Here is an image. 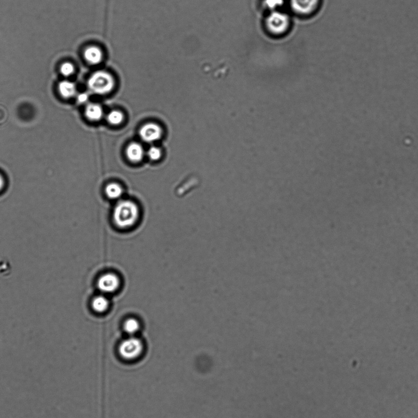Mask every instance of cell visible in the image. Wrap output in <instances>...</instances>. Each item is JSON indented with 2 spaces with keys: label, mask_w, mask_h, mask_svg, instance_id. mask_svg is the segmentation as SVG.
Instances as JSON below:
<instances>
[{
  "label": "cell",
  "mask_w": 418,
  "mask_h": 418,
  "mask_svg": "<svg viewBox=\"0 0 418 418\" xmlns=\"http://www.w3.org/2000/svg\"><path fill=\"white\" fill-rule=\"evenodd\" d=\"M113 218L115 223L119 228H130L135 225L139 218V209L132 201H121L114 209Z\"/></svg>",
  "instance_id": "1"
},
{
  "label": "cell",
  "mask_w": 418,
  "mask_h": 418,
  "mask_svg": "<svg viewBox=\"0 0 418 418\" xmlns=\"http://www.w3.org/2000/svg\"><path fill=\"white\" fill-rule=\"evenodd\" d=\"M145 350L142 340L137 336H129L120 342L117 347V354L123 361L132 363L142 358Z\"/></svg>",
  "instance_id": "2"
},
{
  "label": "cell",
  "mask_w": 418,
  "mask_h": 418,
  "mask_svg": "<svg viewBox=\"0 0 418 418\" xmlns=\"http://www.w3.org/2000/svg\"><path fill=\"white\" fill-rule=\"evenodd\" d=\"M115 82L111 74L103 70L96 72L88 80L90 90L98 95H106L113 90Z\"/></svg>",
  "instance_id": "3"
},
{
  "label": "cell",
  "mask_w": 418,
  "mask_h": 418,
  "mask_svg": "<svg viewBox=\"0 0 418 418\" xmlns=\"http://www.w3.org/2000/svg\"><path fill=\"white\" fill-rule=\"evenodd\" d=\"M289 18L284 13L275 12L269 15L266 21V28L273 35H282L289 27Z\"/></svg>",
  "instance_id": "4"
},
{
  "label": "cell",
  "mask_w": 418,
  "mask_h": 418,
  "mask_svg": "<svg viewBox=\"0 0 418 418\" xmlns=\"http://www.w3.org/2000/svg\"><path fill=\"white\" fill-rule=\"evenodd\" d=\"M120 284L119 277L116 274L107 273L99 278L98 288L103 293L110 294L116 291Z\"/></svg>",
  "instance_id": "5"
},
{
  "label": "cell",
  "mask_w": 418,
  "mask_h": 418,
  "mask_svg": "<svg viewBox=\"0 0 418 418\" xmlns=\"http://www.w3.org/2000/svg\"><path fill=\"white\" fill-rule=\"evenodd\" d=\"M321 0H291L294 12L300 15H309L318 9Z\"/></svg>",
  "instance_id": "6"
},
{
  "label": "cell",
  "mask_w": 418,
  "mask_h": 418,
  "mask_svg": "<svg viewBox=\"0 0 418 418\" xmlns=\"http://www.w3.org/2000/svg\"><path fill=\"white\" fill-rule=\"evenodd\" d=\"M141 139L146 142L151 143L160 139L162 130L160 127L155 124H147L143 125L139 131Z\"/></svg>",
  "instance_id": "7"
},
{
  "label": "cell",
  "mask_w": 418,
  "mask_h": 418,
  "mask_svg": "<svg viewBox=\"0 0 418 418\" xmlns=\"http://www.w3.org/2000/svg\"><path fill=\"white\" fill-rule=\"evenodd\" d=\"M126 153L129 160L133 163H138L143 159L144 151L139 143L134 142L128 146Z\"/></svg>",
  "instance_id": "8"
},
{
  "label": "cell",
  "mask_w": 418,
  "mask_h": 418,
  "mask_svg": "<svg viewBox=\"0 0 418 418\" xmlns=\"http://www.w3.org/2000/svg\"><path fill=\"white\" fill-rule=\"evenodd\" d=\"M84 57L89 64L98 65L103 60V54L101 49L98 47L91 46L85 51Z\"/></svg>",
  "instance_id": "9"
},
{
  "label": "cell",
  "mask_w": 418,
  "mask_h": 418,
  "mask_svg": "<svg viewBox=\"0 0 418 418\" xmlns=\"http://www.w3.org/2000/svg\"><path fill=\"white\" fill-rule=\"evenodd\" d=\"M85 116L91 121H98L103 116V109L98 104H88L85 109Z\"/></svg>",
  "instance_id": "10"
},
{
  "label": "cell",
  "mask_w": 418,
  "mask_h": 418,
  "mask_svg": "<svg viewBox=\"0 0 418 418\" xmlns=\"http://www.w3.org/2000/svg\"><path fill=\"white\" fill-rule=\"evenodd\" d=\"M91 307L96 313H104L108 310L109 307V300L104 296H96L91 302Z\"/></svg>",
  "instance_id": "11"
},
{
  "label": "cell",
  "mask_w": 418,
  "mask_h": 418,
  "mask_svg": "<svg viewBox=\"0 0 418 418\" xmlns=\"http://www.w3.org/2000/svg\"><path fill=\"white\" fill-rule=\"evenodd\" d=\"M124 330L129 336H136L140 329L139 321L135 318H129L123 325Z\"/></svg>",
  "instance_id": "12"
},
{
  "label": "cell",
  "mask_w": 418,
  "mask_h": 418,
  "mask_svg": "<svg viewBox=\"0 0 418 418\" xmlns=\"http://www.w3.org/2000/svg\"><path fill=\"white\" fill-rule=\"evenodd\" d=\"M106 194L110 199L116 200L121 197L123 193L122 187L116 183H112L107 185L105 189Z\"/></svg>",
  "instance_id": "13"
},
{
  "label": "cell",
  "mask_w": 418,
  "mask_h": 418,
  "mask_svg": "<svg viewBox=\"0 0 418 418\" xmlns=\"http://www.w3.org/2000/svg\"><path fill=\"white\" fill-rule=\"evenodd\" d=\"M59 90L63 96L65 98H70L75 95V87L74 83L69 81H64L60 83Z\"/></svg>",
  "instance_id": "14"
},
{
  "label": "cell",
  "mask_w": 418,
  "mask_h": 418,
  "mask_svg": "<svg viewBox=\"0 0 418 418\" xmlns=\"http://www.w3.org/2000/svg\"><path fill=\"white\" fill-rule=\"evenodd\" d=\"M124 120V115L119 111H112L108 114V121L112 125H119Z\"/></svg>",
  "instance_id": "15"
},
{
  "label": "cell",
  "mask_w": 418,
  "mask_h": 418,
  "mask_svg": "<svg viewBox=\"0 0 418 418\" xmlns=\"http://www.w3.org/2000/svg\"><path fill=\"white\" fill-rule=\"evenodd\" d=\"M161 151L159 148L153 146L148 150L147 155L151 161H158L161 158Z\"/></svg>",
  "instance_id": "16"
},
{
  "label": "cell",
  "mask_w": 418,
  "mask_h": 418,
  "mask_svg": "<svg viewBox=\"0 0 418 418\" xmlns=\"http://www.w3.org/2000/svg\"><path fill=\"white\" fill-rule=\"evenodd\" d=\"M61 72L65 76H69V75L72 74L74 72V67L70 63H66L62 65L61 67Z\"/></svg>",
  "instance_id": "17"
},
{
  "label": "cell",
  "mask_w": 418,
  "mask_h": 418,
  "mask_svg": "<svg viewBox=\"0 0 418 418\" xmlns=\"http://www.w3.org/2000/svg\"><path fill=\"white\" fill-rule=\"evenodd\" d=\"M88 98L87 94L82 93L80 94L79 96H78V101H79V103H85V102L87 101Z\"/></svg>",
  "instance_id": "18"
},
{
  "label": "cell",
  "mask_w": 418,
  "mask_h": 418,
  "mask_svg": "<svg viewBox=\"0 0 418 418\" xmlns=\"http://www.w3.org/2000/svg\"><path fill=\"white\" fill-rule=\"evenodd\" d=\"M4 181L3 179H2V177L0 176V190H1L2 186H3Z\"/></svg>",
  "instance_id": "19"
}]
</instances>
